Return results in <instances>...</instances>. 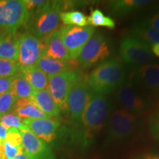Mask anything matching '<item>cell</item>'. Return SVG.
I'll list each match as a JSON object with an SVG mask.
<instances>
[{"mask_svg": "<svg viewBox=\"0 0 159 159\" xmlns=\"http://www.w3.org/2000/svg\"><path fill=\"white\" fill-rule=\"evenodd\" d=\"M111 111V104L108 99L105 95L93 93L81 118L83 130L78 140L83 147L88 145L91 139L102 128Z\"/></svg>", "mask_w": 159, "mask_h": 159, "instance_id": "1", "label": "cell"}, {"mask_svg": "<svg viewBox=\"0 0 159 159\" xmlns=\"http://www.w3.org/2000/svg\"><path fill=\"white\" fill-rule=\"evenodd\" d=\"M125 82V71L122 63L111 59L97 66L87 79L94 94L105 95L116 91Z\"/></svg>", "mask_w": 159, "mask_h": 159, "instance_id": "2", "label": "cell"}, {"mask_svg": "<svg viewBox=\"0 0 159 159\" xmlns=\"http://www.w3.org/2000/svg\"><path fill=\"white\" fill-rule=\"evenodd\" d=\"M67 2L48 1L44 7L28 14L26 26L29 33L40 40L57 30L61 23V14L69 8Z\"/></svg>", "mask_w": 159, "mask_h": 159, "instance_id": "3", "label": "cell"}, {"mask_svg": "<svg viewBox=\"0 0 159 159\" xmlns=\"http://www.w3.org/2000/svg\"><path fill=\"white\" fill-rule=\"evenodd\" d=\"M136 123L137 118L134 114L122 109L115 111L107 124L105 144L124 142L134 134Z\"/></svg>", "mask_w": 159, "mask_h": 159, "instance_id": "4", "label": "cell"}, {"mask_svg": "<svg viewBox=\"0 0 159 159\" xmlns=\"http://www.w3.org/2000/svg\"><path fill=\"white\" fill-rule=\"evenodd\" d=\"M28 19L25 0H0V30L16 33Z\"/></svg>", "mask_w": 159, "mask_h": 159, "instance_id": "5", "label": "cell"}, {"mask_svg": "<svg viewBox=\"0 0 159 159\" xmlns=\"http://www.w3.org/2000/svg\"><path fill=\"white\" fill-rule=\"evenodd\" d=\"M119 52L122 61L131 65L142 66L150 64L154 59L150 45L131 35L122 40Z\"/></svg>", "mask_w": 159, "mask_h": 159, "instance_id": "6", "label": "cell"}, {"mask_svg": "<svg viewBox=\"0 0 159 159\" xmlns=\"http://www.w3.org/2000/svg\"><path fill=\"white\" fill-rule=\"evenodd\" d=\"M81 78L77 71L69 70L48 77V91L61 110H66V102L71 89Z\"/></svg>", "mask_w": 159, "mask_h": 159, "instance_id": "7", "label": "cell"}, {"mask_svg": "<svg viewBox=\"0 0 159 159\" xmlns=\"http://www.w3.org/2000/svg\"><path fill=\"white\" fill-rule=\"evenodd\" d=\"M108 39L104 35L97 33L89 40L77 57V63L83 69H89L104 61L110 55Z\"/></svg>", "mask_w": 159, "mask_h": 159, "instance_id": "8", "label": "cell"}, {"mask_svg": "<svg viewBox=\"0 0 159 159\" xmlns=\"http://www.w3.org/2000/svg\"><path fill=\"white\" fill-rule=\"evenodd\" d=\"M94 27H75L65 25L60 29L61 39L66 49L69 58L75 61L79 56L83 47L94 33Z\"/></svg>", "mask_w": 159, "mask_h": 159, "instance_id": "9", "label": "cell"}, {"mask_svg": "<svg viewBox=\"0 0 159 159\" xmlns=\"http://www.w3.org/2000/svg\"><path fill=\"white\" fill-rule=\"evenodd\" d=\"M43 55V46L41 40L29 32L19 35L17 63L19 68H28L36 65Z\"/></svg>", "mask_w": 159, "mask_h": 159, "instance_id": "10", "label": "cell"}, {"mask_svg": "<svg viewBox=\"0 0 159 159\" xmlns=\"http://www.w3.org/2000/svg\"><path fill=\"white\" fill-rule=\"evenodd\" d=\"M93 93L89 89L86 79L81 77L69 93L66 102V110L76 124H80L84 109Z\"/></svg>", "mask_w": 159, "mask_h": 159, "instance_id": "11", "label": "cell"}, {"mask_svg": "<svg viewBox=\"0 0 159 159\" xmlns=\"http://www.w3.org/2000/svg\"><path fill=\"white\" fill-rule=\"evenodd\" d=\"M116 99L124 110L137 115L149 108V103L132 83H124L116 90Z\"/></svg>", "mask_w": 159, "mask_h": 159, "instance_id": "12", "label": "cell"}, {"mask_svg": "<svg viewBox=\"0 0 159 159\" xmlns=\"http://www.w3.org/2000/svg\"><path fill=\"white\" fill-rule=\"evenodd\" d=\"M22 148L29 159H55L50 147L29 130L21 131Z\"/></svg>", "mask_w": 159, "mask_h": 159, "instance_id": "13", "label": "cell"}, {"mask_svg": "<svg viewBox=\"0 0 159 159\" xmlns=\"http://www.w3.org/2000/svg\"><path fill=\"white\" fill-rule=\"evenodd\" d=\"M134 81L137 85L155 97H159V64L139 66L135 71Z\"/></svg>", "mask_w": 159, "mask_h": 159, "instance_id": "14", "label": "cell"}, {"mask_svg": "<svg viewBox=\"0 0 159 159\" xmlns=\"http://www.w3.org/2000/svg\"><path fill=\"white\" fill-rule=\"evenodd\" d=\"M22 120L28 130L44 142L50 143L56 139L60 128L58 122L49 119H26Z\"/></svg>", "mask_w": 159, "mask_h": 159, "instance_id": "15", "label": "cell"}, {"mask_svg": "<svg viewBox=\"0 0 159 159\" xmlns=\"http://www.w3.org/2000/svg\"><path fill=\"white\" fill-rule=\"evenodd\" d=\"M43 46V55L63 61H71L61 39V31L57 30L41 39Z\"/></svg>", "mask_w": 159, "mask_h": 159, "instance_id": "16", "label": "cell"}, {"mask_svg": "<svg viewBox=\"0 0 159 159\" xmlns=\"http://www.w3.org/2000/svg\"><path fill=\"white\" fill-rule=\"evenodd\" d=\"M12 113L21 119H49L38 107L31 97L16 99Z\"/></svg>", "mask_w": 159, "mask_h": 159, "instance_id": "17", "label": "cell"}, {"mask_svg": "<svg viewBox=\"0 0 159 159\" xmlns=\"http://www.w3.org/2000/svg\"><path fill=\"white\" fill-rule=\"evenodd\" d=\"M76 65L77 63L74 61H63L42 56L38 61L35 66L49 77L69 70H73Z\"/></svg>", "mask_w": 159, "mask_h": 159, "instance_id": "18", "label": "cell"}, {"mask_svg": "<svg viewBox=\"0 0 159 159\" xmlns=\"http://www.w3.org/2000/svg\"><path fill=\"white\" fill-rule=\"evenodd\" d=\"M31 98L49 118L58 116L61 114V109L52 97L48 89L33 91Z\"/></svg>", "mask_w": 159, "mask_h": 159, "instance_id": "19", "label": "cell"}, {"mask_svg": "<svg viewBox=\"0 0 159 159\" xmlns=\"http://www.w3.org/2000/svg\"><path fill=\"white\" fill-rule=\"evenodd\" d=\"M150 2L151 1L148 0H118L109 2L108 6L113 15L122 16L134 13Z\"/></svg>", "mask_w": 159, "mask_h": 159, "instance_id": "20", "label": "cell"}, {"mask_svg": "<svg viewBox=\"0 0 159 159\" xmlns=\"http://www.w3.org/2000/svg\"><path fill=\"white\" fill-rule=\"evenodd\" d=\"M19 35L5 33L0 39V58L17 62Z\"/></svg>", "mask_w": 159, "mask_h": 159, "instance_id": "21", "label": "cell"}, {"mask_svg": "<svg viewBox=\"0 0 159 159\" xmlns=\"http://www.w3.org/2000/svg\"><path fill=\"white\" fill-rule=\"evenodd\" d=\"M19 71L31 85L33 91L48 89V77L35 66L28 68H19Z\"/></svg>", "mask_w": 159, "mask_h": 159, "instance_id": "22", "label": "cell"}, {"mask_svg": "<svg viewBox=\"0 0 159 159\" xmlns=\"http://www.w3.org/2000/svg\"><path fill=\"white\" fill-rule=\"evenodd\" d=\"M11 92L16 99L30 98L33 95V90L31 85L20 71L13 77Z\"/></svg>", "mask_w": 159, "mask_h": 159, "instance_id": "23", "label": "cell"}, {"mask_svg": "<svg viewBox=\"0 0 159 159\" xmlns=\"http://www.w3.org/2000/svg\"><path fill=\"white\" fill-rule=\"evenodd\" d=\"M130 35L142 39L150 45L159 43V30L148 27L141 21L134 26Z\"/></svg>", "mask_w": 159, "mask_h": 159, "instance_id": "24", "label": "cell"}, {"mask_svg": "<svg viewBox=\"0 0 159 159\" xmlns=\"http://www.w3.org/2000/svg\"><path fill=\"white\" fill-rule=\"evenodd\" d=\"M60 17H61V21L65 25L86 27L89 25L88 17L82 12L78 11L63 12Z\"/></svg>", "mask_w": 159, "mask_h": 159, "instance_id": "25", "label": "cell"}, {"mask_svg": "<svg viewBox=\"0 0 159 159\" xmlns=\"http://www.w3.org/2000/svg\"><path fill=\"white\" fill-rule=\"evenodd\" d=\"M89 24L91 27H105L109 29L115 27L114 21L111 17L107 16L100 10L95 9L91 12L88 17Z\"/></svg>", "mask_w": 159, "mask_h": 159, "instance_id": "26", "label": "cell"}, {"mask_svg": "<svg viewBox=\"0 0 159 159\" xmlns=\"http://www.w3.org/2000/svg\"><path fill=\"white\" fill-rule=\"evenodd\" d=\"M0 124L7 130L17 129L20 132L25 130H28L27 127L24 124L23 120L13 113H10L0 117Z\"/></svg>", "mask_w": 159, "mask_h": 159, "instance_id": "27", "label": "cell"}, {"mask_svg": "<svg viewBox=\"0 0 159 159\" xmlns=\"http://www.w3.org/2000/svg\"><path fill=\"white\" fill-rule=\"evenodd\" d=\"M16 101V99L11 91L0 94V117L12 113Z\"/></svg>", "mask_w": 159, "mask_h": 159, "instance_id": "28", "label": "cell"}, {"mask_svg": "<svg viewBox=\"0 0 159 159\" xmlns=\"http://www.w3.org/2000/svg\"><path fill=\"white\" fill-rule=\"evenodd\" d=\"M19 71L17 62L0 58V77H12Z\"/></svg>", "mask_w": 159, "mask_h": 159, "instance_id": "29", "label": "cell"}, {"mask_svg": "<svg viewBox=\"0 0 159 159\" xmlns=\"http://www.w3.org/2000/svg\"><path fill=\"white\" fill-rule=\"evenodd\" d=\"M5 141L13 145V146L17 147V148L22 146V144H21L22 140H21V133L17 129L13 128L7 130V134Z\"/></svg>", "mask_w": 159, "mask_h": 159, "instance_id": "30", "label": "cell"}, {"mask_svg": "<svg viewBox=\"0 0 159 159\" xmlns=\"http://www.w3.org/2000/svg\"><path fill=\"white\" fill-rule=\"evenodd\" d=\"M4 146V154H5L6 159H14L20 152L23 151L22 146L17 148V147L13 146L7 142H3Z\"/></svg>", "mask_w": 159, "mask_h": 159, "instance_id": "31", "label": "cell"}, {"mask_svg": "<svg viewBox=\"0 0 159 159\" xmlns=\"http://www.w3.org/2000/svg\"><path fill=\"white\" fill-rule=\"evenodd\" d=\"M48 1H43V0H25L26 8H27L28 14L33 13L47 5Z\"/></svg>", "mask_w": 159, "mask_h": 159, "instance_id": "32", "label": "cell"}, {"mask_svg": "<svg viewBox=\"0 0 159 159\" xmlns=\"http://www.w3.org/2000/svg\"><path fill=\"white\" fill-rule=\"evenodd\" d=\"M141 22L145 25H148V27L159 30V9L158 11H156L152 16L147 18L146 19L142 20Z\"/></svg>", "mask_w": 159, "mask_h": 159, "instance_id": "33", "label": "cell"}, {"mask_svg": "<svg viewBox=\"0 0 159 159\" xmlns=\"http://www.w3.org/2000/svg\"><path fill=\"white\" fill-rule=\"evenodd\" d=\"M12 77H0V94L10 92L11 89Z\"/></svg>", "mask_w": 159, "mask_h": 159, "instance_id": "34", "label": "cell"}, {"mask_svg": "<svg viewBox=\"0 0 159 159\" xmlns=\"http://www.w3.org/2000/svg\"><path fill=\"white\" fill-rule=\"evenodd\" d=\"M7 134V130L0 124V141H1V142H5Z\"/></svg>", "mask_w": 159, "mask_h": 159, "instance_id": "35", "label": "cell"}, {"mask_svg": "<svg viewBox=\"0 0 159 159\" xmlns=\"http://www.w3.org/2000/svg\"><path fill=\"white\" fill-rule=\"evenodd\" d=\"M151 52H152V55L155 56L159 57V43H156V44L150 45Z\"/></svg>", "mask_w": 159, "mask_h": 159, "instance_id": "36", "label": "cell"}, {"mask_svg": "<svg viewBox=\"0 0 159 159\" xmlns=\"http://www.w3.org/2000/svg\"><path fill=\"white\" fill-rule=\"evenodd\" d=\"M14 159H29L28 157H27V155L25 152H24V150L22 151L21 152H20V153L18 155V156L16 157Z\"/></svg>", "mask_w": 159, "mask_h": 159, "instance_id": "37", "label": "cell"}, {"mask_svg": "<svg viewBox=\"0 0 159 159\" xmlns=\"http://www.w3.org/2000/svg\"><path fill=\"white\" fill-rule=\"evenodd\" d=\"M138 159H159V156H156V155H148V156H145Z\"/></svg>", "mask_w": 159, "mask_h": 159, "instance_id": "38", "label": "cell"}, {"mask_svg": "<svg viewBox=\"0 0 159 159\" xmlns=\"http://www.w3.org/2000/svg\"><path fill=\"white\" fill-rule=\"evenodd\" d=\"M154 133L155 134H156V136L159 138V122L157 123L156 126L154 127Z\"/></svg>", "mask_w": 159, "mask_h": 159, "instance_id": "39", "label": "cell"}, {"mask_svg": "<svg viewBox=\"0 0 159 159\" xmlns=\"http://www.w3.org/2000/svg\"><path fill=\"white\" fill-rule=\"evenodd\" d=\"M4 34H5V33H2V32L1 30H0V39H1V38L2 37V35H3Z\"/></svg>", "mask_w": 159, "mask_h": 159, "instance_id": "40", "label": "cell"}, {"mask_svg": "<svg viewBox=\"0 0 159 159\" xmlns=\"http://www.w3.org/2000/svg\"><path fill=\"white\" fill-rule=\"evenodd\" d=\"M0 142H1V141H0Z\"/></svg>", "mask_w": 159, "mask_h": 159, "instance_id": "41", "label": "cell"}]
</instances>
